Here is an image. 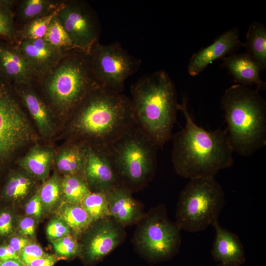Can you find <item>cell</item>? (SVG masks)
Instances as JSON below:
<instances>
[{
	"label": "cell",
	"mask_w": 266,
	"mask_h": 266,
	"mask_svg": "<svg viewBox=\"0 0 266 266\" xmlns=\"http://www.w3.org/2000/svg\"><path fill=\"white\" fill-rule=\"evenodd\" d=\"M48 254L38 244L31 241L23 249L19 256L20 260L25 265H27L35 259L44 257Z\"/></svg>",
	"instance_id": "e575fe53"
},
{
	"label": "cell",
	"mask_w": 266,
	"mask_h": 266,
	"mask_svg": "<svg viewBox=\"0 0 266 266\" xmlns=\"http://www.w3.org/2000/svg\"><path fill=\"white\" fill-rule=\"evenodd\" d=\"M59 259L57 256L48 254L44 257L31 262L25 265V266H54Z\"/></svg>",
	"instance_id": "ab89813d"
},
{
	"label": "cell",
	"mask_w": 266,
	"mask_h": 266,
	"mask_svg": "<svg viewBox=\"0 0 266 266\" xmlns=\"http://www.w3.org/2000/svg\"><path fill=\"white\" fill-rule=\"evenodd\" d=\"M158 146L137 125L106 149L120 184L130 191L146 183L157 165Z\"/></svg>",
	"instance_id": "8992f818"
},
{
	"label": "cell",
	"mask_w": 266,
	"mask_h": 266,
	"mask_svg": "<svg viewBox=\"0 0 266 266\" xmlns=\"http://www.w3.org/2000/svg\"><path fill=\"white\" fill-rule=\"evenodd\" d=\"M110 216L122 225L130 224L137 220L141 212L131 191L118 184L106 192Z\"/></svg>",
	"instance_id": "d6986e66"
},
{
	"label": "cell",
	"mask_w": 266,
	"mask_h": 266,
	"mask_svg": "<svg viewBox=\"0 0 266 266\" xmlns=\"http://www.w3.org/2000/svg\"><path fill=\"white\" fill-rule=\"evenodd\" d=\"M84 178L89 188L93 187L95 192H106L120 184L106 147L86 144Z\"/></svg>",
	"instance_id": "7c38bea8"
},
{
	"label": "cell",
	"mask_w": 266,
	"mask_h": 266,
	"mask_svg": "<svg viewBox=\"0 0 266 266\" xmlns=\"http://www.w3.org/2000/svg\"><path fill=\"white\" fill-rule=\"evenodd\" d=\"M19 0H0V2L14 13Z\"/></svg>",
	"instance_id": "7bdbcfd3"
},
{
	"label": "cell",
	"mask_w": 266,
	"mask_h": 266,
	"mask_svg": "<svg viewBox=\"0 0 266 266\" xmlns=\"http://www.w3.org/2000/svg\"><path fill=\"white\" fill-rule=\"evenodd\" d=\"M19 259V255L8 244H0V261Z\"/></svg>",
	"instance_id": "60d3db41"
},
{
	"label": "cell",
	"mask_w": 266,
	"mask_h": 266,
	"mask_svg": "<svg viewBox=\"0 0 266 266\" xmlns=\"http://www.w3.org/2000/svg\"><path fill=\"white\" fill-rule=\"evenodd\" d=\"M31 242V241L27 237L12 235L9 237L7 244L19 255L23 249Z\"/></svg>",
	"instance_id": "f35d334b"
},
{
	"label": "cell",
	"mask_w": 266,
	"mask_h": 266,
	"mask_svg": "<svg viewBox=\"0 0 266 266\" xmlns=\"http://www.w3.org/2000/svg\"><path fill=\"white\" fill-rule=\"evenodd\" d=\"M43 38L63 53L75 48L60 22L57 14L51 20Z\"/></svg>",
	"instance_id": "f546056e"
},
{
	"label": "cell",
	"mask_w": 266,
	"mask_h": 266,
	"mask_svg": "<svg viewBox=\"0 0 266 266\" xmlns=\"http://www.w3.org/2000/svg\"><path fill=\"white\" fill-rule=\"evenodd\" d=\"M0 266H25L19 259H10L0 262Z\"/></svg>",
	"instance_id": "b9f144b4"
},
{
	"label": "cell",
	"mask_w": 266,
	"mask_h": 266,
	"mask_svg": "<svg viewBox=\"0 0 266 266\" xmlns=\"http://www.w3.org/2000/svg\"><path fill=\"white\" fill-rule=\"evenodd\" d=\"M17 32L13 12L0 2V38L17 45Z\"/></svg>",
	"instance_id": "1f68e13d"
},
{
	"label": "cell",
	"mask_w": 266,
	"mask_h": 266,
	"mask_svg": "<svg viewBox=\"0 0 266 266\" xmlns=\"http://www.w3.org/2000/svg\"><path fill=\"white\" fill-rule=\"evenodd\" d=\"M217 266H229L227 265L220 263Z\"/></svg>",
	"instance_id": "ee69618b"
},
{
	"label": "cell",
	"mask_w": 266,
	"mask_h": 266,
	"mask_svg": "<svg viewBox=\"0 0 266 266\" xmlns=\"http://www.w3.org/2000/svg\"><path fill=\"white\" fill-rule=\"evenodd\" d=\"M131 105L136 125L159 147L173 135L177 96L173 82L164 70L139 79L131 87Z\"/></svg>",
	"instance_id": "3957f363"
},
{
	"label": "cell",
	"mask_w": 266,
	"mask_h": 266,
	"mask_svg": "<svg viewBox=\"0 0 266 266\" xmlns=\"http://www.w3.org/2000/svg\"><path fill=\"white\" fill-rule=\"evenodd\" d=\"M33 86L54 114L69 116L84 97L100 86L89 53L77 48L64 53L57 65L37 77Z\"/></svg>",
	"instance_id": "277c9868"
},
{
	"label": "cell",
	"mask_w": 266,
	"mask_h": 266,
	"mask_svg": "<svg viewBox=\"0 0 266 266\" xmlns=\"http://www.w3.org/2000/svg\"><path fill=\"white\" fill-rule=\"evenodd\" d=\"M43 211V205L37 192L27 202L25 212L27 215L38 219L42 216Z\"/></svg>",
	"instance_id": "8d00e7d4"
},
{
	"label": "cell",
	"mask_w": 266,
	"mask_h": 266,
	"mask_svg": "<svg viewBox=\"0 0 266 266\" xmlns=\"http://www.w3.org/2000/svg\"><path fill=\"white\" fill-rule=\"evenodd\" d=\"M57 16L75 48L89 53L94 44L99 41L100 20L88 2L64 0Z\"/></svg>",
	"instance_id": "8fae6325"
},
{
	"label": "cell",
	"mask_w": 266,
	"mask_h": 266,
	"mask_svg": "<svg viewBox=\"0 0 266 266\" xmlns=\"http://www.w3.org/2000/svg\"><path fill=\"white\" fill-rule=\"evenodd\" d=\"M14 232V216L8 208L0 211V238L9 237Z\"/></svg>",
	"instance_id": "d590c367"
},
{
	"label": "cell",
	"mask_w": 266,
	"mask_h": 266,
	"mask_svg": "<svg viewBox=\"0 0 266 266\" xmlns=\"http://www.w3.org/2000/svg\"><path fill=\"white\" fill-rule=\"evenodd\" d=\"M65 203L59 211L58 218L76 234L86 231L93 223L86 211L80 204Z\"/></svg>",
	"instance_id": "484cf974"
},
{
	"label": "cell",
	"mask_w": 266,
	"mask_h": 266,
	"mask_svg": "<svg viewBox=\"0 0 266 266\" xmlns=\"http://www.w3.org/2000/svg\"><path fill=\"white\" fill-rule=\"evenodd\" d=\"M222 65L238 84L247 86L254 84L258 91L266 88V83L260 77L258 64L246 53L227 56Z\"/></svg>",
	"instance_id": "ffe728a7"
},
{
	"label": "cell",
	"mask_w": 266,
	"mask_h": 266,
	"mask_svg": "<svg viewBox=\"0 0 266 266\" xmlns=\"http://www.w3.org/2000/svg\"><path fill=\"white\" fill-rule=\"evenodd\" d=\"M243 46L244 44L239 39L238 29L229 30L212 44L193 54L188 66V73L193 76L198 75L214 61L227 57Z\"/></svg>",
	"instance_id": "9a60e30c"
},
{
	"label": "cell",
	"mask_w": 266,
	"mask_h": 266,
	"mask_svg": "<svg viewBox=\"0 0 266 266\" xmlns=\"http://www.w3.org/2000/svg\"><path fill=\"white\" fill-rule=\"evenodd\" d=\"M12 89L34 121L40 135L46 138L56 131L55 114L33 84H21Z\"/></svg>",
	"instance_id": "4fadbf2b"
},
{
	"label": "cell",
	"mask_w": 266,
	"mask_h": 266,
	"mask_svg": "<svg viewBox=\"0 0 266 266\" xmlns=\"http://www.w3.org/2000/svg\"><path fill=\"white\" fill-rule=\"evenodd\" d=\"M43 210L50 211L60 201L62 196V178L55 172L43 183L38 191Z\"/></svg>",
	"instance_id": "f1b7e54d"
},
{
	"label": "cell",
	"mask_w": 266,
	"mask_h": 266,
	"mask_svg": "<svg viewBox=\"0 0 266 266\" xmlns=\"http://www.w3.org/2000/svg\"><path fill=\"white\" fill-rule=\"evenodd\" d=\"M233 152L250 156L266 145V103L258 91L240 84L226 90L221 99Z\"/></svg>",
	"instance_id": "5b68a950"
},
{
	"label": "cell",
	"mask_w": 266,
	"mask_h": 266,
	"mask_svg": "<svg viewBox=\"0 0 266 266\" xmlns=\"http://www.w3.org/2000/svg\"><path fill=\"white\" fill-rule=\"evenodd\" d=\"M180 229L170 222L162 210L148 217L137 233L135 241L139 249L154 260L168 258L181 244Z\"/></svg>",
	"instance_id": "30bf717a"
},
{
	"label": "cell",
	"mask_w": 266,
	"mask_h": 266,
	"mask_svg": "<svg viewBox=\"0 0 266 266\" xmlns=\"http://www.w3.org/2000/svg\"><path fill=\"white\" fill-rule=\"evenodd\" d=\"M0 78L11 88L33 84L35 76L17 45L0 38Z\"/></svg>",
	"instance_id": "5bb4252c"
},
{
	"label": "cell",
	"mask_w": 266,
	"mask_h": 266,
	"mask_svg": "<svg viewBox=\"0 0 266 266\" xmlns=\"http://www.w3.org/2000/svg\"><path fill=\"white\" fill-rule=\"evenodd\" d=\"M73 140L107 147L135 125L130 98L100 86L91 90L72 112Z\"/></svg>",
	"instance_id": "7a4b0ae2"
},
{
	"label": "cell",
	"mask_w": 266,
	"mask_h": 266,
	"mask_svg": "<svg viewBox=\"0 0 266 266\" xmlns=\"http://www.w3.org/2000/svg\"><path fill=\"white\" fill-rule=\"evenodd\" d=\"M70 229L62 220L58 217L52 219L46 227V234L51 241L70 234Z\"/></svg>",
	"instance_id": "836d02e7"
},
{
	"label": "cell",
	"mask_w": 266,
	"mask_h": 266,
	"mask_svg": "<svg viewBox=\"0 0 266 266\" xmlns=\"http://www.w3.org/2000/svg\"><path fill=\"white\" fill-rule=\"evenodd\" d=\"M212 226L216 233L211 252L214 259L231 266L242 264L245 260L244 251L237 235L223 228L218 221Z\"/></svg>",
	"instance_id": "ac0fdd59"
},
{
	"label": "cell",
	"mask_w": 266,
	"mask_h": 266,
	"mask_svg": "<svg viewBox=\"0 0 266 266\" xmlns=\"http://www.w3.org/2000/svg\"><path fill=\"white\" fill-rule=\"evenodd\" d=\"M52 243L56 253L61 257L74 256L79 251L77 240L70 234L53 240Z\"/></svg>",
	"instance_id": "d6a6232c"
},
{
	"label": "cell",
	"mask_w": 266,
	"mask_h": 266,
	"mask_svg": "<svg viewBox=\"0 0 266 266\" xmlns=\"http://www.w3.org/2000/svg\"><path fill=\"white\" fill-rule=\"evenodd\" d=\"M58 10L47 16L31 21L19 29L17 32V45L25 40L43 38Z\"/></svg>",
	"instance_id": "4dcf8cb0"
},
{
	"label": "cell",
	"mask_w": 266,
	"mask_h": 266,
	"mask_svg": "<svg viewBox=\"0 0 266 266\" xmlns=\"http://www.w3.org/2000/svg\"><path fill=\"white\" fill-rule=\"evenodd\" d=\"M54 156L51 148L36 144L20 158L18 163L25 172L44 182L48 178Z\"/></svg>",
	"instance_id": "44dd1931"
},
{
	"label": "cell",
	"mask_w": 266,
	"mask_h": 266,
	"mask_svg": "<svg viewBox=\"0 0 266 266\" xmlns=\"http://www.w3.org/2000/svg\"><path fill=\"white\" fill-rule=\"evenodd\" d=\"M64 0H19L14 17L17 30L33 20L57 10Z\"/></svg>",
	"instance_id": "603a6c76"
},
{
	"label": "cell",
	"mask_w": 266,
	"mask_h": 266,
	"mask_svg": "<svg viewBox=\"0 0 266 266\" xmlns=\"http://www.w3.org/2000/svg\"><path fill=\"white\" fill-rule=\"evenodd\" d=\"M187 101L184 96L177 106L186 123L171 138L174 169L178 175L189 179L214 178L219 170L233 164V151L227 131H209L198 126L188 110Z\"/></svg>",
	"instance_id": "6da1fadb"
},
{
	"label": "cell",
	"mask_w": 266,
	"mask_h": 266,
	"mask_svg": "<svg viewBox=\"0 0 266 266\" xmlns=\"http://www.w3.org/2000/svg\"><path fill=\"white\" fill-rule=\"evenodd\" d=\"M89 55L92 71L98 84L107 90L122 93L125 82L141 66V60L130 54L118 42L102 44L97 42Z\"/></svg>",
	"instance_id": "9c48e42d"
},
{
	"label": "cell",
	"mask_w": 266,
	"mask_h": 266,
	"mask_svg": "<svg viewBox=\"0 0 266 266\" xmlns=\"http://www.w3.org/2000/svg\"><path fill=\"white\" fill-rule=\"evenodd\" d=\"M80 205L93 223L110 216L106 192H91L84 198Z\"/></svg>",
	"instance_id": "83f0119b"
},
{
	"label": "cell",
	"mask_w": 266,
	"mask_h": 266,
	"mask_svg": "<svg viewBox=\"0 0 266 266\" xmlns=\"http://www.w3.org/2000/svg\"><path fill=\"white\" fill-rule=\"evenodd\" d=\"M62 197L65 202L79 204L91 191L84 178L66 175L62 178Z\"/></svg>",
	"instance_id": "4316f807"
},
{
	"label": "cell",
	"mask_w": 266,
	"mask_h": 266,
	"mask_svg": "<svg viewBox=\"0 0 266 266\" xmlns=\"http://www.w3.org/2000/svg\"><path fill=\"white\" fill-rule=\"evenodd\" d=\"M246 53L258 64L261 70L266 67V28L262 24L253 22L249 26L244 43Z\"/></svg>",
	"instance_id": "cb8c5ba5"
},
{
	"label": "cell",
	"mask_w": 266,
	"mask_h": 266,
	"mask_svg": "<svg viewBox=\"0 0 266 266\" xmlns=\"http://www.w3.org/2000/svg\"><path fill=\"white\" fill-rule=\"evenodd\" d=\"M54 161L58 170L65 175H76L85 179L86 144L73 141L55 155Z\"/></svg>",
	"instance_id": "7402d4cb"
},
{
	"label": "cell",
	"mask_w": 266,
	"mask_h": 266,
	"mask_svg": "<svg viewBox=\"0 0 266 266\" xmlns=\"http://www.w3.org/2000/svg\"></svg>",
	"instance_id": "f6af8a7d"
},
{
	"label": "cell",
	"mask_w": 266,
	"mask_h": 266,
	"mask_svg": "<svg viewBox=\"0 0 266 266\" xmlns=\"http://www.w3.org/2000/svg\"><path fill=\"white\" fill-rule=\"evenodd\" d=\"M33 186V177L23 171H14L8 175L1 191V197L7 202H15L26 197Z\"/></svg>",
	"instance_id": "d4e9b609"
},
{
	"label": "cell",
	"mask_w": 266,
	"mask_h": 266,
	"mask_svg": "<svg viewBox=\"0 0 266 266\" xmlns=\"http://www.w3.org/2000/svg\"><path fill=\"white\" fill-rule=\"evenodd\" d=\"M37 139L12 88L0 78V167Z\"/></svg>",
	"instance_id": "ba28073f"
},
{
	"label": "cell",
	"mask_w": 266,
	"mask_h": 266,
	"mask_svg": "<svg viewBox=\"0 0 266 266\" xmlns=\"http://www.w3.org/2000/svg\"><path fill=\"white\" fill-rule=\"evenodd\" d=\"M99 221L85 247V256L90 261H98L108 254L119 244L122 237L117 222L108 218Z\"/></svg>",
	"instance_id": "e0dca14e"
},
{
	"label": "cell",
	"mask_w": 266,
	"mask_h": 266,
	"mask_svg": "<svg viewBox=\"0 0 266 266\" xmlns=\"http://www.w3.org/2000/svg\"><path fill=\"white\" fill-rule=\"evenodd\" d=\"M17 45L34 74L35 80L55 66L65 53L43 38L25 40Z\"/></svg>",
	"instance_id": "2e32d148"
},
{
	"label": "cell",
	"mask_w": 266,
	"mask_h": 266,
	"mask_svg": "<svg viewBox=\"0 0 266 266\" xmlns=\"http://www.w3.org/2000/svg\"><path fill=\"white\" fill-rule=\"evenodd\" d=\"M35 228L34 218L29 216L21 219L18 224V228L20 233L27 237H33L34 236Z\"/></svg>",
	"instance_id": "74e56055"
},
{
	"label": "cell",
	"mask_w": 266,
	"mask_h": 266,
	"mask_svg": "<svg viewBox=\"0 0 266 266\" xmlns=\"http://www.w3.org/2000/svg\"><path fill=\"white\" fill-rule=\"evenodd\" d=\"M225 203L224 191L214 177L189 179L180 194L176 223L189 232L202 231L218 221Z\"/></svg>",
	"instance_id": "52a82bcc"
}]
</instances>
